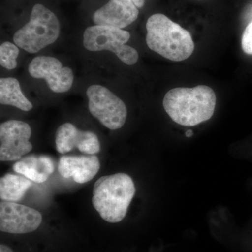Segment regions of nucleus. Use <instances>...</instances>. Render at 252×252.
<instances>
[{"label":"nucleus","mask_w":252,"mask_h":252,"mask_svg":"<svg viewBox=\"0 0 252 252\" xmlns=\"http://www.w3.org/2000/svg\"><path fill=\"white\" fill-rule=\"evenodd\" d=\"M215 91L205 85L175 88L164 97V109L172 121L181 126H195L211 119L216 107Z\"/></svg>","instance_id":"1"},{"label":"nucleus","mask_w":252,"mask_h":252,"mask_svg":"<svg viewBox=\"0 0 252 252\" xmlns=\"http://www.w3.org/2000/svg\"><path fill=\"white\" fill-rule=\"evenodd\" d=\"M146 28L147 46L165 59L180 62L193 54L195 45L191 34L165 15H152Z\"/></svg>","instance_id":"2"},{"label":"nucleus","mask_w":252,"mask_h":252,"mask_svg":"<svg viewBox=\"0 0 252 252\" xmlns=\"http://www.w3.org/2000/svg\"><path fill=\"white\" fill-rule=\"evenodd\" d=\"M135 193L133 181L127 174L103 176L94 183L93 205L104 220L119 223L125 218Z\"/></svg>","instance_id":"3"},{"label":"nucleus","mask_w":252,"mask_h":252,"mask_svg":"<svg viewBox=\"0 0 252 252\" xmlns=\"http://www.w3.org/2000/svg\"><path fill=\"white\" fill-rule=\"evenodd\" d=\"M60 22L45 6L36 4L32 9L31 18L23 28L15 32L14 44L30 54H36L59 39Z\"/></svg>","instance_id":"4"},{"label":"nucleus","mask_w":252,"mask_h":252,"mask_svg":"<svg viewBox=\"0 0 252 252\" xmlns=\"http://www.w3.org/2000/svg\"><path fill=\"white\" fill-rule=\"evenodd\" d=\"M130 38V33L120 28L95 25L84 31L83 44L92 52L111 51L126 64L133 65L138 61L139 54L137 50L126 44Z\"/></svg>","instance_id":"5"},{"label":"nucleus","mask_w":252,"mask_h":252,"mask_svg":"<svg viewBox=\"0 0 252 252\" xmlns=\"http://www.w3.org/2000/svg\"><path fill=\"white\" fill-rule=\"evenodd\" d=\"M91 114L110 130L122 128L127 119V107L124 101L107 88L97 84L86 90Z\"/></svg>","instance_id":"6"},{"label":"nucleus","mask_w":252,"mask_h":252,"mask_svg":"<svg viewBox=\"0 0 252 252\" xmlns=\"http://www.w3.org/2000/svg\"><path fill=\"white\" fill-rule=\"evenodd\" d=\"M31 126L27 123L9 120L0 125V160L14 161L21 159L32 149L30 142Z\"/></svg>","instance_id":"7"},{"label":"nucleus","mask_w":252,"mask_h":252,"mask_svg":"<svg viewBox=\"0 0 252 252\" xmlns=\"http://www.w3.org/2000/svg\"><path fill=\"white\" fill-rule=\"evenodd\" d=\"M30 75L34 79H43L49 89L56 94L67 92L74 82V73L62 63L51 56H41L34 58L28 68Z\"/></svg>","instance_id":"8"},{"label":"nucleus","mask_w":252,"mask_h":252,"mask_svg":"<svg viewBox=\"0 0 252 252\" xmlns=\"http://www.w3.org/2000/svg\"><path fill=\"white\" fill-rule=\"evenodd\" d=\"M42 221L40 212L15 202L0 203V230L11 234H26L34 231Z\"/></svg>","instance_id":"9"},{"label":"nucleus","mask_w":252,"mask_h":252,"mask_svg":"<svg viewBox=\"0 0 252 252\" xmlns=\"http://www.w3.org/2000/svg\"><path fill=\"white\" fill-rule=\"evenodd\" d=\"M56 146L60 154L77 148L82 153L94 155L100 150L97 136L91 131L79 130L70 123L62 124L56 133Z\"/></svg>","instance_id":"10"},{"label":"nucleus","mask_w":252,"mask_h":252,"mask_svg":"<svg viewBox=\"0 0 252 252\" xmlns=\"http://www.w3.org/2000/svg\"><path fill=\"white\" fill-rule=\"evenodd\" d=\"M138 8L131 0H109L93 16L97 26L123 28L135 22L138 18Z\"/></svg>","instance_id":"11"},{"label":"nucleus","mask_w":252,"mask_h":252,"mask_svg":"<svg viewBox=\"0 0 252 252\" xmlns=\"http://www.w3.org/2000/svg\"><path fill=\"white\" fill-rule=\"evenodd\" d=\"M100 167L98 158L94 155L63 156L60 158L59 172L66 179L84 184L97 175Z\"/></svg>","instance_id":"12"},{"label":"nucleus","mask_w":252,"mask_h":252,"mask_svg":"<svg viewBox=\"0 0 252 252\" xmlns=\"http://www.w3.org/2000/svg\"><path fill=\"white\" fill-rule=\"evenodd\" d=\"M13 169L28 180L36 183H43L54 172V165L52 159L47 156L31 155L16 162Z\"/></svg>","instance_id":"13"},{"label":"nucleus","mask_w":252,"mask_h":252,"mask_svg":"<svg viewBox=\"0 0 252 252\" xmlns=\"http://www.w3.org/2000/svg\"><path fill=\"white\" fill-rule=\"evenodd\" d=\"M0 103L12 106L24 112H28L33 107L32 104L23 94L19 81L13 77L0 79Z\"/></svg>","instance_id":"14"},{"label":"nucleus","mask_w":252,"mask_h":252,"mask_svg":"<svg viewBox=\"0 0 252 252\" xmlns=\"http://www.w3.org/2000/svg\"><path fill=\"white\" fill-rule=\"evenodd\" d=\"M32 185L26 177L6 174L0 180V198L4 201H19Z\"/></svg>","instance_id":"15"},{"label":"nucleus","mask_w":252,"mask_h":252,"mask_svg":"<svg viewBox=\"0 0 252 252\" xmlns=\"http://www.w3.org/2000/svg\"><path fill=\"white\" fill-rule=\"evenodd\" d=\"M19 55L18 46L9 41H5L0 46V64L6 69H14L17 66V59Z\"/></svg>","instance_id":"16"},{"label":"nucleus","mask_w":252,"mask_h":252,"mask_svg":"<svg viewBox=\"0 0 252 252\" xmlns=\"http://www.w3.org/2000/svg\"><path fill=\"white\" fill-rule=\"evenodd\" d=\"M242 48L244 52L252 55V21L244 31L242 37Z\"/></svg>","instance_id":"17"},{"label":"nucleus","mask_w":252,"mask_h":252,"mask_svg":"<svg viewBox=\"0 0 252 252\" xmlns=\"http://www.w3.org/2000/svg\"><path fill=\"white\" fill-rule=\"evenodd\" d=\"M137 8L143 7L145 0H131Z\"/></svg>","instance_id":"18"},{"label":"nucleus","mask_w":252,"mask_h":252,"mask_svg":"<svg viewBox=\"0 0 252 252\" xmlns=\"http://www.w3.org/2000/svg\"><path fill=\"white\" fill-rule=\"evenodd\" d=\"M0 252H14L12 251L11 248H9V247L6 246V245H3L1 244L0 245Z\"/></svg>","instance_id":"19"},{"label":"nucleus","mask_w":252,"mask_h":252,"mask_svg":"<svg viewBox=\"0 0 252 252\" xmlns=\"http://www.w3.org/2000/svg\"><path fill=\"white\" fill-rule=\"evenodd\" d=\"M185 135L187 137H192L193 135V132L191 130H187V132H186Z\"/></svg>","instance_id":"20"}]
</instances>
